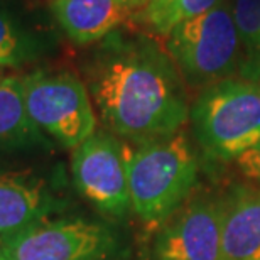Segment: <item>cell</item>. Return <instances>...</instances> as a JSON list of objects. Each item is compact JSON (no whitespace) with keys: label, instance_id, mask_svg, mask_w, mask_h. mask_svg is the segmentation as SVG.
<instances>
[{"label":"cell","instance_id":"ac0fdd59","mask_svg":"<svg viewBox=\"0 0 260 260\" xmlns=\"http://www.w3.org/2000/svg\"><path fill=\"white\" fill-rule=\"evenodd\" d=\"M0 260H7V255H5V248H4L2 238H0Z\"/></svg>","mask_w":260,"mask_h":260},{"label":"cell","instance_id":"3957f363","mask_svg":"<svg viewBox=\"0 0 260 260\" xmlns=\"http://www.w3.org/2000/svg\"><path fill=\"white\" fill-rule=\"evenodd\" d=\"M189 118L208 157L237 160L260 142V80L225 78L205 86Z\"/></svg>","mask_w":260,"mask_h":260},{"label":"cell","instance_id":"e0dca14e","mask_svg":"<svg viewBox=\"0 0 260 260\" xmlns=\"http://www.w3.org/2000/svg\"><path fill=\"white\" fill-rule=\"evenodd\" d=\"M130 9H134V7H139V5H145L149 2V0H123Z\"/></svg>","mask_w":260,"mask_h":260},{"label":"cell","instance_id":"5b68a950","mask_svg":"<svg viewBox=\"0 0 260 260\" xmlns=\"http://www.w3.org/2000/svg\"><path fill=\"white\" fill-rule=\"evenodd\" d=\"M25 107L44 135L76 149L96 130L90 91L70 71H36L22 78Z\"/></svg>","mask_w":260,"mask_h":260},{"label":"cell","instance_id":"9c48e42d","mask_svg":"<svg viewBox=\"0 0 260 260\" xmlns=\"http://www.w3.org/2000/svg\"><path fill=\"white\" fill-rule=\"evenodd\" d=\"M58 198L44 181L27 174H0V238L17 235L25 228L51 218L59 210Z\"/></svg>","mask_w":260,"mask_h":260},{"label":"cell","instance_id":"7c38bea8","mask_svg":"<svg viewBox=\"0 0 260 260\" xmlns=\"http://www.w3.org/2000/svg\"><path fill=\"white\" fill-rule=\"evenodd\" d=\"M44 147L49 142L27 112L22 78L0 80V154H27Z\"/></svg>","mask_w":260,"mask_h":260},{"label":"cell","instance_id":"30bf717a","mask_svg":"<svg viewBox=\"0 0 260 260\" xmlns=\"http://www.w3.org/2000/svg\"><path fill=\"white\" fill-rule=\"evenodd\" d=\"M223 260H260V188L237 184L221 200Z\"/></svg>","mask_w":260,"mask_h":260},{"label":"cell","instance_id":"52a82bcc","mask_svg":"<svg viewBox=\"0 0 260 260\" xmlns=\"http://www.w3.org/2000/svg\"><path fill=\"white\" fill-rule=\"evenodd\" d=\"M128 147L108 130H95L73 149L71 174L78 193L108 216L132 210L128 189Z\"/></svg>","mask_w":260,"mask_h":260},{"label":"cell","instance_id":"8992f818","mask_svg":"<svg viewBox=\"0 0 260 260\" xmlns=\"http://www.w3.org/2000/svg\"><path fill=\"white\" fill-rule=\"evenodd\" d=\"M2 242L7 260H110L120 252L117 232L86 218H46Z\"/></svg>","mask_w":260,"mask_h":260},{"label":"cell","instance_id":"9a60e30c","mask_svg":"<svg viewBox=\"0 0 260 260\" xmlns=\"http://www.w3.org/2000/svg\"><path fill=\"white\" fill-rule=\"evenodd\" d=\"M36 53V43L29 34L9 14L0 10V64L19 66L34 59Z\"/></svg>","mask_w":260,"mask_h":260},{"label":"cell","instance_id":"4fadbf2b","mask_svg":"<svg viewBox=\"0 0 260 260\" xmlns=\"http://www.w3.org/2000/svg\"><path fill=\"white\" fill-rule=\"evenodd\" d=\"M223 0H149L142 7L140 20L157 36H168L183 22L210 12Z\"/></svg>","mask_w":260,"mask_h":260},{"label":"cell","instance_id":"277c9868","mask_svg":"<svg viewBox=\"0 0 260 260\" xmlns=\"http://www.w3.org/2000/svg\"><path fill=\"white\" fill-rule=\"evenodd\" d=\"M166 46L189 85L205 88L232 78L242 61V46L230 2L223 0L210 12L178 25Z\"/></svg>","mask_w":260,"mask_h":260},{"label":"cell","instance_id":"5bb4252c","mask_svg":"<svg viewBox=\"0 0 260 260\" xmlns=\"http://www.w3.org/2000/svg\"><path fill=\"white\" fill-rule=\"evenodd\" d=\"M232 14L242 53L248 56L245 78L260 80V0H233Z\"/></svg>","mask_w":260,"mask_h":260},{"label":"cell","instance_id":"7a4b0ae2","mask_svg":"<svg viewBox=\"0 0 260 260\" xmlns=\"http://www.w3.org/2000/svg\"><path fill=\"white\" fill-rule=\"evenodd\" d=\"M127 168L132 210L147 225H164L198 179V157L183 130L128 149Z\"/></svg>","mask_w":260,"mask_h":260},{"label":"cell","instance_id":"ba28073f","mask_svg":"<svg viewBox=\"0 0 260 260\" xmlns=\"http://www.w3.org/2000/svg\"><path fill=\"white\" fill-rule=\"evenodd\" d=\"M157 260H223L221 200H188L160 226L155 240Z\"/></svg>","mask_w":260,"mask_h":260},{"label":"cell","instance_id":"2e32d148","mask_svg":"<svg viewBox=\"0 0 260 260\" xmlns=\"http://www.w3.org/2000/svg\"><path fill=\"white\" fill-rule=\"evenodd\" d=\"M237 164L247 178L255 181L260 186V142L253 145L250 150H247L243 155H240L237 159Z\"/></svg>","mask_w":260,"mask_h":260},{"label":"cell","instance_id":"6da1fadb","mask_svg":"<svg viewBox=\"0 0 260 260\" xmlns=\"http://www.w3.org/2000/svg\"><path fill=\"white\" fill-rule=\"evenodd\" d=\"M88 90L108 132L135 145L179 132L189 117L183 75L145 36H110L88 64Z\"/></svg>","mask_w":260,"mask_h":260},{"label":"cell","instance_id":"8fae6325","mask_svg":"<svg viewBox=\"0 0 260 260\" xmlns=\"http://www.w3.org/2000/svg\"><path fill=\"white\" fill-rule=\"evenodd\" d=\"M130 7L123 0H54L56 20L76 44H93L110 36Z\"/></svg>","mask_w":260,"mask_h":260}]
</instances>
